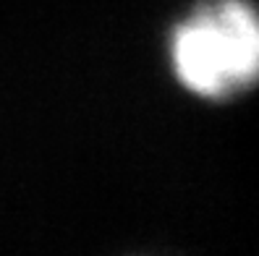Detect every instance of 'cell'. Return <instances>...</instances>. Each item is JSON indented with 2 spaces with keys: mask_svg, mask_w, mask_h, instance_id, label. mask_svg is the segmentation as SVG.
Returning a JSON list of instances; mask_svg holds the SVG:
<instances>
[{
  "mask_svg": "<svg viewBox=\"0 0 259 256\" xmlns=\"http://www.w3.org/2000/svg\"><path fill=\"white\" fill-rule=\"evenodd\" d=\"M178 81L207 99H228L259 84V11L246 0H209L173 29Z\"/></svg>",
  "mask_w": 259,
  "mask_h": 256,
  "instance_id": "6da1fadb",
  "label": "cell"
}]
</instances>
